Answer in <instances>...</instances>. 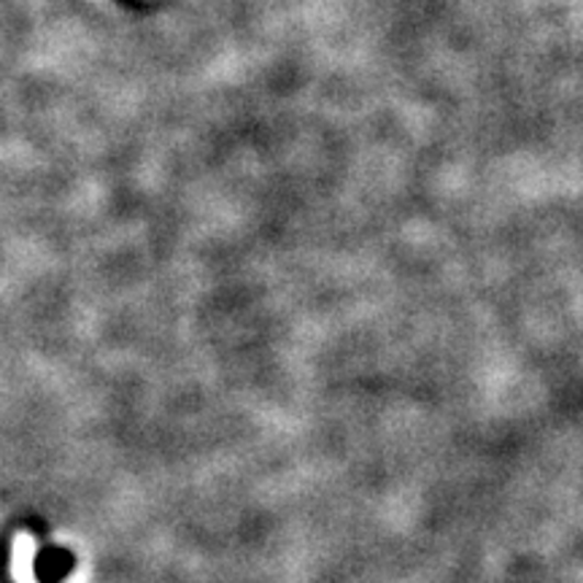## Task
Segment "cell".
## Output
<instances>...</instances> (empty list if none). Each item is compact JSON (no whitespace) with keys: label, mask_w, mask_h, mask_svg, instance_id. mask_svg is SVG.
I'll return each instance as SVG.
<instances>
[{"label":"cell","mask_w":583,"mask_h":583,"mask_svg":"<svg viewBox=\"0 0 583 583\" xmlns=\"http://www.w3.org/2000/svg\"><path fill=\"white\" fill-rule=\"evenodd\" d=\"M38 540L31 532H16L11 543V579L14 583H38L33 573V559Z\"/></svg>","instance_id":"1"}]
</instances>
